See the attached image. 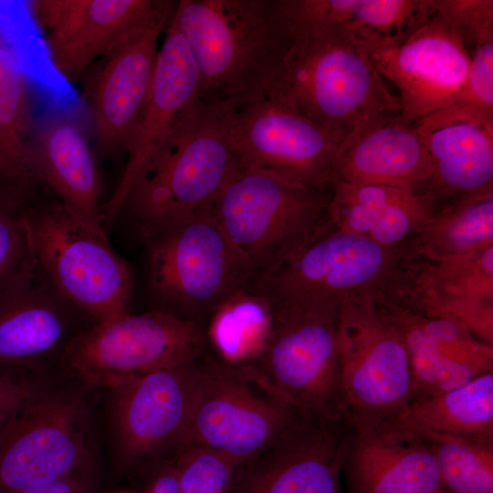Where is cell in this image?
<instances>
[{"label":"cell","instance_id":"9c48e42d","mask_svg":"<svg viewBox=\"0 0 493 493\" xmlns=\"http://www.w3.org/2000/svg\"><path fill=\"white\" fill-rule=\"evenodd\" d=\"M142 243L157 309L181 318L205 325L217 304L256 280L210 211Z\"/></svg>","mask_w":493,"mask_h":493},{"label":"cell","instance_id":"e0dca14e","mask_svg":"<svg viewBox=\"0 0 493 493\" xmlns=\"http://www.w3.org/2000/svg\"><path fill=\"white\" fill-rule=\"evenodd\" d=\"M199 360L148 373L113 392L116 441L126 462L152 467L185 445Z\"/></svg>","mask_w":493,"mask_h":493},{"label":"cell","instance_id":"f35d334b","mask_svg":"<svg viewBox=\"0 0 493 493\" xmlns=\"http://www.w3.org/2000/svg\"><path fill=\"white\" fill-rule=\"evenodd\" d=\"M48 372L0 363V433L24 404L51 382Z\"/></svg>","mask_w":493,"mask_h":493},{"label":"cell","instance_id":"b9f144b4","mask_svg":"<svg viewBox=\"0 0 493 493\" xmlns=\"http://www.w3.org/2000/svg\"><path fill=\"white\" fill-rule=\"evenodd\" d=\"M4 198H6L5 196H3L2 194H0V200L1 199H4Z\"/></svg>","mask_w":493,"mask_h":493},{"label":"cell","instance_id":"74e56055","mask_svg":"<svg viewBox=\"0 0 493 493\" xmlns=\"http://www.w3.org/2000/svg\"><path fill=\"white\" fill-rule=\"evenodd\" d=\"M439 16L457 36L472 58L477 46L493 37L492 0H427Z\"/></svg>","mask_w":493,"mask_h":493},{"label":"cell","instance_id":"f546056e","mask_svg":"<svg viewBox=\"0 0 493 493\" xmlns=\"http://www.w3.org/2000/svg\"><path fill=\"white\" fill-rule=\"evenodd\" d=\"M32 99L17 58L0 42V194L17 200L35 184L28 165Z\"/></svg>","mask_w":493,"mask_h":493},{"label":"cell","instance_id":"277c9868","mask_svg":"<svg viewBox=\"0 0 493 493\" xmlns=\"http://www.w3.org/2000/svg\"><path fill=\"white\" fill-rule=\"evenodd\" d=\"M329 202L330 191L242 168L209 211L257 280L333 226Z\"/></svg>","mask_w":493,"mask_h":493},{"label":"cell","instance_id":"5b68a950","mask_svg":"<svg viewBox=\"0 0 493 493\" xmlns=\"http://www.w3.org/2000/svg\"><path fill=\"white\" fill-rule=\"evenodd\" d=\"M22 212L37 272L68 303L94 322L128 312L131 274L108 237L61 202Z\"/></svg>","mask_w":493,"mask_h":493},{"label":"cell","instance_id":"836d02e7","mask_svg":"<svg viewBox=\"0 0 493 493\" xmlns=\"http://www.w3.org/2000/svg\"><path fill=\"white\" fill-rule=\"evenodd\" d=\"M418 433L434 456L446 493H493V443Z\"/></svg>","mask_w":493,"mask_h":493},{"label":"cell","instance_id":"ba28073f","mask_svg":"<svg viewBox=\"0 0 493 493\" xmlns=\"http://www.w3.org/2000/svg\"><path fill=\"white\" fill-rule=\"evenodd\" d=\"M412 240L387 247L334 226L255 280L275 307H327L387 294Z\"/></svg>","mask_w":493,"mask_h":493},{"label":"cell","instance_id":"7c38bea8","mask_svg":"<svg viewBox=\"0 0 493 493\" xmlns=\"http://www.w3.org/2000/svg\"><path fill=\"white\" fill-rule=\"evenodd\" d=\"M341 380L352 426L398 419L413 396L403 340L375 299L340 308Z\"/></svg>","mask_w":493,"mask_h":493},{"label":"cell","instance_id":"3957f363","mask_svg":"<svg viewBox=\"0 0 493 493\" xmlns=\"http://www.w3.org/2000/svg\"><path fill=\"white\" fill-rule=\"evenodd\" d=\"M291 35V46L267 98L292 108L338 144L370 118L400 112L396 94L343 29Z\"/></svg>","mask_w":493,"mask_h":493},{"label":"cell","instance_id":"52a82bcc","mask_svg":"<svg viewBox=\"0 0 493 493\" xmlns=\"http://www.w3.org/2000/svg\"><path fill=\"white\" fill-rule=\"evenodd\" d=\"M88 389L52 381L0 433V493L43 486L92 466Z\"/></svg>","mask_w":493,"mask_h":493},{"label":"cell","instance_id":"d590c367","mask_svg":"<svg viewBox=\"0 0 493 493\" xmlns=\"http://www.w3.org/2000/svg\"><path fill=\"white\" fill-rule=\"evenodd\" d=\"M22 209L17 202L0 200V302L26 287L37 274Z\"/></svg>","mask_w":493,"mask_h":493},{"label":"cell","instance_id":"ab89813d","mask_svg":"<svg viewBox=\"0 0 493 493\" xmlns=\"http://www.w3.org/2000/svg\"><path fill=\"white\" fill-rule=\"evenodd\" d=\"M95 482L92 465L51 483L15 493H92Z\"/></svg>","mask_w":493,"mask_h":493},{"label":"cell","instance_id":"7402d4cb","mask_svg":"<svg viewBox=\"0 0 493 493\" xmlns=\"http://www.w3.org/2000/svg\"><path fill=\"white\" fill-rule=\"evenodd\" d=\"M398 114L370 118L338 145L334 181L425 193L433 173L431 158L421 134L404 125Z\"/></svg>","mask_w":493,"mask_h":493},{"label":"cell","instance_id":"7a4b0ae2","mask_svg":"<svg viewBox=\"0 0 493 493\" xmlns=\"http://www.w3.org/2000/svg\"><path fill=\"white\" fill-rule=\"evenodd\" d=\"M236 110L232 101L199 100L140 173L121 211L142 241L209 211L242 169L233 139Z\"/></svg>","mask_w":493,"mask_h":493},{"label":"cell","instance_id":"9a60e30c","mask_svg":"<svg viewBox=\"0 0 493 493\" xmlns=\"http://www.w3.org/2000/svg\"><path fill=\"white\" fill-rule=\"evenodd\" d=\"M364 52L395 87L398 119L406 126L455 101L465 89L471 65L460 39L434 13L404 41Z\"/></svg>","mask_w":493,"mask_h":493},{"label":"cell","instance_id":"ffe728a7","mask_svg":"<svg viewBox=\"0 0 493 493\" xmlns=\"http://www.w3.org/2000/svg\"><path fill=\"white\" fill-rule=\"evenodd\" d=\"M164 32L150 91L125 147L126 166L113 194L101 207L105 227L120 215L140 173L178 121L200 100L196 64L172 18Z\"/></svg>","mask_w":493,"mask_h":493},{"label":"cell","instance_id":"1f68e13d","mask_svg":"<svg viewBox=\"0 0 493 493\" xmlns=\"http://www.w3.org/2000/svg\"><path fill=\"white\" fill-rule=\"evenodd\" d=\"M330 16L334 26L368 51L404 41L433 12L427 0H330Z\"/></svg>","mask_w":493,"mask_h":493},{"label":"cell","instance_id":"4dcf8cb0","mask_svg":"<svg viewBox=\"0 0 493 493\" xmlns=\"http://www.w3.org/2000/svg\"><path fill=\"white\" fill-rule=\"evenodd\" d=\"M415 254L453 259L493 246V191L443 205L412 240Z\"/></svg>","mask_w":493,"mask_h":493},{"label":"cell","instance_id":"8d00e7d4","mask_svg":"<svg viewBox=\"0 0 493 493\" xmlns=\"http://www.w3.org/2000/svg\"><path fill=\"white\" fill-rule=\"evenodd\" d=\"M170 460L183 493H229L244 466L196 444L183 446Z\"/></svg>","mask_w":493,"mask_h":493},{"label":"cell","instance_id":"5bb4252c","mask_svg":"<svg viewBox=\"0 0 493 493\" xmlns=\"http://www.w3.org/2000/svg\"><path fill=\"white\" fill-rule=\"evenodd\" d=\"M404 309L467 329L493 346V246L453 259L411 253L385 295Z\"/></svg>","mask_w":493,"mask_h":493},{"label":"cell","instance_id":"7bdbcfd3","mask_svg":"<svg viewBox=\"0 0 493 493\" xmlns=\"http://www.w3.org/2000/svg\"><path fill=\"white\" fill-rule=\"evenodd\" d=\"M117 493H132V492H125V491H123V492H117Z\"/></svg>","mask_w":493,"mask_h":493},{"label":"cell","instance_id":"8992f818","mask_svg":"<svg viewBox=\"0 0 493 493\" xmlns=\"http://www.w3.org/2000/svg\"><path fill=\"white\" fill-rule=\"evenodd\" d=\"M205 325L154 309L91 324L70 342L59 364L88 389L112 392L148 373L207 355Z\"/></svg>","mask_w":493,"mask_h":493},{"label":"cell","instance_id":"cb8c5ba5","mask_svg":"<svg viewBox=\"0 0 493 493\" xmlns=\"http://www.w3.org/2000/svg\"><path fill=\"white\" fill-rule=\"evenodd\" d=\"M80 319L91 320L37 270L26 287L0 302V363L49 371L89 327H80Z\"/></svg>","mask_w":493,"mask_h":493},{"label":"cell","instance_id":"8fae6325","mask_svg":"<svg viewBox=\"0 0 493 493\" xmlns=\"http://www.w3.org/2000/svg\"><path fill=\"white\" fill-rule=\"evenodd\" d=\"M302 412L239 367L201 358L186 444L205 446L245 465L258 456Z\"/></svg>","mask_w":493,"mask_h":493},{"label":"cell","instance_id":"e575fe53","mask_svg":"<svg viewBox=\"0 0 493 493\" xmlns=\"http://www.w3.org/2000/svg\"><path fill=\"white\" fill-rule=\"evenodd\" d=\"M460 124L493 129V37L476 48L462 94L411 127L419 133H426Z\"/></svg>","mask_w":493,"mask_h":493},{"label":"cell","instance_id":"6da1fadb","mask_svg":"<svg viewBox=\"0 0 493 493\" xmlns=\"http://www.w3.org/2000/svg\"><path fill=\"white\" fill-rule=\"evenodd\" d=\"M172 21L187 43L200 100L237 108L267 98L292 43L279 0H181Z\"/></svg>","mask_w":493,"mask_h":493},{"label":"cell","instance_id":"d6986e66","mask_svg":"<svg viewBox=\"0 0 493 493\" xmlns=\"http://www.w3.org/2000/svg\"><path fill=\"white\" fill-rule=\"evenodd\" d=\"M28 165L35 183L45 184L90 230L108 237L85 110L37 107L30 127Z\"/></svg>","mask_w":493,"mask_h":493},{"label":"cell","instance_id":"603a6c76","mask_svg":"<svg viewBox=\"0 0 493 493\" xmlns=\"http://www.w3.org/2000/svg\"><path fill=\"white\" fill-rule=\"evenodd\" d=\"M154 0H47L31 2L58 70L68 80L80 77L126 31L157 8Z\"/></svg>","mask_w":493,"mask_h":493},{"label":"cell","instance_id":"60d3db41","mask_svg":"<svg viewBox=\"0 0 493 493\" xmlns=\"http://www.w3.org/2000/svg\"><path fill=\"white\" fill-rule=\"evenodd\" d=\"M144 493H183L170 459L152 467Z\"/></svg>","mask_w":493,"mask_h":493},{"label":"cell","instance_id":"2e32d148","mask_svg":"<svg viewBox=\"0 0 493 493\" xmlns=\"http://www.w3.org/2000/svg\"><path fill=\"white\" fill-rule=\"evenodd\" d=\"M353 426L301 413L267 450L246 463L229 493H342Z\"/></svg>","mask_w":493,"mask_h":493},{"label":"cell","instance_id":"44dd1931","mask_svg":"<svg viewBox=\"0 0 493 493\" xmlns=\"http://www.w3.org/2000/svg\"><path fill=\"white\" fill-rule=\"evenodd\" d=\"M342 477L346 493H446L425 441L400 419L353 426Z\"/></svg>","mask_w":493,"mask_h":493},{"label":"cell","instance_id":"83f0119b","mask_svg":"<svg viewBox=\"0 0 493 493\" xmlns=\"http://www.w3.org/2000/svg\"><path fill=\"white\" fill-rule=\"evenodd\" d=\"M0 42L17 58L38 107L85 110L78 93L53 61L31 2L0 1Z\"/></svg>","mask_w":493,"mask_h":493},{"label":"cell","instance_id":"d6a6232c","mask_svg":"<svg viewBox=\"0 0 493 493\" xmlns=\"http://www.w3.org/2000/svg\"><path fill=\"white\" fill-rule=\"evenodd\" d=\"M375 300L397 329L406 349L413 380L412 400L453 390L480 375L447 359L425 332L416 312L386 296Z\"/></svg>","mask_w":493,"mask_h":493},{"label":"cell","instance_id":"4316f807","mask_svg":"<svg viewBox=\"0 0 493 493\" xmlns=\"http://www.w3.org/2000/svg\"><path fill=\"white\" fill-rule=\"evenodd\" d=\"M275 327L276 308L253 281L214 308L205 332L213 356L226 365L245 367L261 359Z\"/></svg>","mask_w":493,"mask_h":493},{"label":"cell","instance_id":"4fadbf2b","mask_svg":"<svg viewBox=\"0 0 493 493\" xmlns=\"http://www.w3.org/2000/svg\"><path fill=\"white\" fill-rule=\"evenodd\" d=\"M233 139L242 168L330 191L337 141L292 108L273 99L237 108Z\"/></svg>","mask_w":493,"mask_h":493},{"label":"cell","instance_id":"484cf974","mask_svg":"<svg viewBox=\"0 0 493 493\" xmlns=\"http://www.w3.org/2000/svg\"><path fill=\"white\" fill-rule=\"evenodd\" d=\"M420 134L433 165L425 194L443 205L493 191V129L460 124Z\"/></svg>","mask_w":493,"mask_h":493},{"label":"cell","instance_id":"d4e9b609","mask_svg":"<svg viewBox=\"0 0 493 493\" xmlns=\"http://www.w3.org/2000/svg\"><path fill=\"white\" fill-rule=\"evenodd\" d=\"M441 206L427 194L334 181L328 213L334 227L396 247L414 239Z\"/></svg>","mask_w":493,"mask_h":493},{"label":"cell","instance_id":"ac0fdd59","mask_svg":"<svg viewBox=\"0 0 493 493\" xmlns=\"http://www.w3.org/2000/svg\"><path fill=\"white\" fill-rule=\"evenodd\" d=\"M175 5L161 1L145 21L122 34L104 54L92 99L93 122L104 152L125 150L152 83L158 38Z\"/></svg>","mask_w":493,"mask_h":493},{"label":"cell","instance_id":"f1b7e54d","mask_svg":"<svg viewBox=\"0 0 493 493\" xmlns=\"http://www.w3.org/2000/svg\"><path fill=\"white\" fill-rule=\"evenodd\" d=\"M398 419L418 432L493 443V371L453 390L412 400Z\"/></svg>","mask_w":493,"mask_h":493},{"label":"cell","instance_id":"30bf717a","mask_svg":"<svg viewBox=\"0 0 493 493\" xmlns=\"http://www.w3.org/2000/svg\"><path fill=\"white\" fill-rule=\"evenodd\" d=\"M275 308L276 327L266 352L255 364L239 368L304 414L347 419L341 380L340 309Z\"/></svg>","mask_w":493,"mask_h":493}]
</instances>
